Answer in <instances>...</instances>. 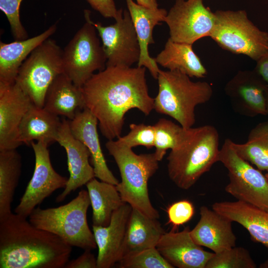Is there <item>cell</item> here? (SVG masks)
<instances>
[{
    "instance_id": "obj_1",
    "label": "cell",
    "mask_w": 268,
    "mask_h": 268,
    "mask_svg": "<svg viewBox=\"0 0 268 268\" xmlns=\"http://www.w3.org/2000/svg\"><path fill=\"white\" fill-rule=\"evenodd\" d=\"M145 67H106L82 87L85 108L97 118L108 140L120 137L127 112L136 108L148 115L154 98L148 90Z\"/></svg>"
},
{
    "instance_id": "obj_2",
    "label": "cell",
    "mask_w": 268,
    "mask_h": 268,
    "mask_svg": "<svg viewBox=\"0 0 268 268\" xmlns=\"http://www.w3.org/2000/svg\"><path fill=\"white\" fill-rule=\"evenodd\" d=\"M72 247L58 236L11 213L0 219V268H63Z\"/></svg>"
},
{
    "instance_id": "obj_3",
    "label": "cell",
    "mask_w": 268,
    "mask_h": 268,
    "mask_svg": "<svg viewBox=\"0 0 268 268\" xmlns=\"http://www.w3.org/2000/svg\"><path fill=\"white\" fill-rule=\"evenodd\" d=\"M219 136L211 125L188 129L181 144L167 157L170 180L179 188H191L212 165L218 162Z\"/></svg>"
},
{
    "instance_id": "obj_4",
    "label": "cell",
    "mask_w": 268,
    "mask_h": 268,
    "mask_svg": "<svg viewBox=\"0 0 268 268\" xmlns=\"http://www.w3.org/2000/svg\"><path fill=\"white\" fill-rule=\"evenodd\" d=\"M105 146L119 169L121 182L116 187L123 201L150 217L159 218L148 190V180L159 167L154 153L137 154L132 148L119 145L114 139L108 140Z\"/></svg>"
},
{
    "instance_id": "obj_5",
    "label": "cell",
    "mask_w": 268,
    "mask_h": 268,
    "mask_svg": "<svg viewBox=\"0 0 268 268\" xmlns=\"http://www.w3.org/2000/svg\"><path fill=\"white\" fill-rule=\"evenodd\" d=\"M179 71L160 70L157 79L158 92L154 98V109L171 117L185 129L196 122L195 109L208 102L213 91L206 81H193Z\"/></svg>"
},
{
    "instance_id": "obj_6",
    "label": "cell",
    "mask_w": 268,
    "mask_h": 268,
    "mask_svg": "<svg viewBox=\"0 0 268 268\" xmlns=\"http://www.w3.org/2000/svg\"><path fill=\"white\" fill-rule=\"evenodd\" d=\"M90 205L87 191L82 190L70 201L57 207H36L29 216L35 226L51 232L71 247L85 250L97 248L88 226L87 212Z\"/></svg>"
},
{
    "instance_id": "obj_7",
    "label": "cell",
    "mask_w": 268,
    "mask_h": 268,
    "mask_svg": "<svg viewBox=\"0 0 268 268\" xmlns=\"http://www.w3.org/2000/svg\"><path fill=\"white\" fill-rule=\"evenodd\" d=\"M210 37L222 49L256 62L268 49V33L248 18L245 10H217Z\"/></svg>"
},
{
    "instance_id": "obj_8",
    "label": "cell",
    "mask_w": 268,
    "mask_h": 268,
    "mask_svg": "<svg viewBox=\"0 0 268 268\" xmlns=\"http://www.w3.org/2000/svg\"><path fill=\"white\" fill-rule=\"evenodd\" d=\"M63 51L55 40L48 38L31 53L19 69L15 82L36 106L44 107L49 86L64 72Z\"/></svg>"
},
{
    "instance_id": "obj_9",
    "label": "cell",
    "mask_w": 268,
    "mask_h": 268,
    "mask_svg": "<svg viewBox=\"0 0 268 268\" xmlns=\"http://www.w3.org/2000/svg\"><path fill=\"white\" fill-rule=\"evenodd\" d=\"M85 22L63 51L65 73L76 86L82 87L96 70L105 69L107 59L92 23L90 11H84Z\"/></svg>"
},
{
    "instance_id": "obj_10",
    "label": "cell",
    "mask_w": 268,
    "mask_h": 268,
    "mask_svg": "<svg viewBox=\"0 0 268 268\" xmlns=\"http://www.w3.org/2000/svg\"><path fill=\"white\" fill-rule=\"evenodd\" d=\"M218 162L228 171L226 192L238 201L268 211V182L265 175L237 154L229 138L220 148Z\"/></svg>"
},
{
    "instance_id": "obj_11",
    "label": "cell",
    "mask_w": 268,
    "mask_h": 268,
    "mask_svg": "<svg viewBox=\"0 0 268 268\" xmlns=\"http://www.w3.org/2000/svg\"><path fill=\"white\" fill-rule=\"evenodd\" d=\"M171 40L193 45L210 36L215 23L214 12L203 0H175L165 18Z\"/></svg>"
},
{
    "instance_id": "obj_12",
    "label": "cell",
    "mask_w": 268,
    "mask_h": 268,
    "mask_svg": "<svg viewBox=\"0 0 268 268\" xmlns=\"http://www.w3.org/2000/svg\"><path fill=\"white\" fill-rule=\"evenodd\" d=\"M114 24L104 26L93 22L101 38L107 62L106 67H131L138 63L140 49L135 28L127 9L118 10Z\"/></svg>"
},
{
    "instance_id": "obj_13",
    "label": "cell",
    "mask_w": 268,
    "mask_h": 268,
    "mask_svg": "<svg viewBox=\"0 0 268 268\" xmlns=\"http://www.w3.org/2000/svg\"><path fill=\"white\" fill-rule=\"evenodd\" d=\"M35 155V167L14 213L29 217L36 207L57 190L65 188L68 178L57 173L52 166L48 145L43 141L31 143Z\"/></svg>"
},
{
    "instance_id": "obj_14",
    "label": "cell",
    "mask_w": 268,
    "mask_h": 268,
    "mask_svg": "<svg viewBox=\"0 0 268 268\" xmlns=\"http://www.w3.org/2000/svg\"><path fill=\"white\" fill-rule=\"evenodd\" d=\"M32 102L15 83H0V151L16 149L19 128Z\"/></svg>"
},
{
    "instance_id": "obj_15",
    "label": "cell",
    "mask_w": 268,
    "mask_h": 268,
    "mask_svg": "<svg viewBox=\"0 0 268 268\" xmlns=\"http://www.w3.org/2000/svg\"><path fill=\"white\" fill-rule=\"evenodd\" d=\"M268 90V85L254 70L239 71L224 88L234 108L249 117L267 115Z\"/></svg>"
},
{
    "instance_id": "obj_16",
    "label": "cell",
    "mask_w": 268,
    "mask_h": 268,
    "mask_svg": "<svg viewBox=\"0 0 268 268\" xmlns=\"http://www.w3.org/2000/svg\"><path fill=\"white\" fill-rule=\"evenodd\" d=\"M56 142L66 151L69 174L64 191L56 198V201L60 202L72 192L86 185L95 177L93 167L89 162L90 152L86 146L72 134L69 121L65 119L62 120Z\"/></svg>"
},
{
    "instance_id": "obj_17",
    "label": "cell",
    "mask_w": 268,
    "mask_h": 268,
    "mask_svg": "<svg viewBox=\"0 0 268 268\" xmlns=\"http://www.w3.org/2000/svg\"><path fill=\"white\" fill-rule=\"evenodd\" d=\"M132 207L125 203L115 210L106 226L92 225L98 248L97 268H110L124 255L127 225Z\"/></svg>"
},
{
    "instance_id": "obj_18",
    "label": "cell",
    "mask_w": 268,
    "mask_h": 268,
    "mask_svg": "<svg viewBox=\"0 0 268 268\" xmlns=\"http://www.w3.org/2000/svg\"><path fill=\"white\" fill-rule=\"evenodd\" d=\"M156 249L174 268H205L214 253L205 251L193 240L189 227L181 231L165 232Z\"/></svg>"
},
{
    "instance_id": "obj_19",
    "label": "cell",
    "mask_w": 268,
    "mask_h": 268,
    "mask_svg": "<svg viewBox=\"0 0 268 268\" xmlns=\"http://www.w3.org/2000/svg\"><path fill=\"white\" fill-rule=\"evenodd\" d=\"M232 221L207 206L200 207V219L191 236L198 245L218 253L236 246Z\"/></svg>"
},
{
    "instance_id": "obj_20",
    "label": "cell",
    "mask_w": 268,
    "mask_h": 268,
    "mask_svg": "<svg viewBox=\"0 0 268 268\" xmlns=\"http://www.w3.org/2000/svg\"><path fill=\"white\" fill-rule=\"evenodd\" d=\"M98 124L96 117L86 108L79 111L69 121L72 134L90 152L95 178L117 185L119 181L108 168L102 152L97 132Z\"/></svg>"
},
{
    "instance_id": "obj_21",
    "label": "cell",
    "mask_w": 268,
    "mask_h": 268,
    "mask_svg": "<svg viewBox=\"0 0 268 268\" xmlns=\"http://www.w3.org/2000/svg\"><path fill=\"white\" fill-rule=\"evenodd\" d=\"M125 0L140 49L137 67L147 68L153 77L157 79L160 69L154 58L149 56L148 47L154 43L152 36L154 27L160 22L164 21L168 12L164 8L152 9L141 5L133 0Z\"/></svg>"
},
{
    "instance_id": "obj_22",
    "label": "cell",
    "mask_w": 268,
    "mask_h": 268,
    "mask_svg": "<svg viewBox=\"0 0 268 268\" xmlns=\"http://www.w3.org/2000/svg\"><path fill=\"white\" fill-rule=\"evenodd\" d=\"M212 209L241 225L254 241L262 244L268 250V211L238 200L214 202Z\"/></svg>"
},
{
    "instance_id": "obj_23",
    "label": "cell",
    "mask_w": 268,
    "mask_h": 268,
    "mask_svg": "<svg viewBox=\"0 0 268 268\" xmlns=\"http://www.w3.org/2000/svg\"><path fill=\"white\" fill-rule=\"evenodd\" d=\"M43 108L57 116L72 120L85 108L82 87L74 84L65 73L60 74L47 91Z\"/></svg>"
},
{
    "instance_id": "obj_24",
    "label": "cell",
    "mask_w": 268,
    "mask_h": 268,
    "mask_svg": "<svg viewBox=\"0 0 268 268\" xmlns=\"http://www.w3.org/2000/svg\"><path fill=\"white\" fill-rule=\"evenodd\" d=\"M54 24L42 33L22 40L6 43L0 42V83L15 82L19 69L31 53L49 38L57 30Z\"/></svg>"
},
{
    "instance_id": "obj_25",
    "label": "cell",
    "mask_w": 268,
    "mask_h": 268,
    "mask_svg": "<svg viewBox=\"0 0 268 268\" xmlns=\"http://www.w3.org/2000/svg\"><path fill=\"white\" fill-rule=\"evenodd\" d=\"M61 123L58 116L32 104L20 125L19 141L27 145L34 140L43 141L49 145L56 142Z\"/></svg>"
},
{
    "instance_id": "obj_26",
    "label": "cell",
    "mask_w": 268,
    "mask_h": 268,
    "mask_svg": "<svg viewBox=\"0 0 268 268\" xmlns=\"http://www.w3.org/2000/svg\"><path fill=\"white\" fill-rule=\"evenodd\" d=\"M165 232L157 219L150 217L132 208L127 225L123 257L156 247Z\"/></svg>"
},
{
    "instance_id": "obj_27",
    "label": "cell",
    "mask_w": 268,
    "mask_h": 268,
    "mask_svg": "<svg viewBox=\"0 0 268 268\" xmlns=\"http://www.w3.org/2000/svg\"><path fill=\"white\" fill-rule=\"evenodd\" d=\"M192 45L168 38L164 49L154 59L157 65L169 70L179 71L190 77L203 78L207 70Z\"/></svg>"
},
{
    "instance_id": "obj_28",
    "label": "cell",
    "mask_w": 268,
    "mask_h": 268,
    "mask_svg": "<svg viewBox=\"0 0 268 268\" xmlns=\"http://www.w3.org/2000/svg\"><path fill=\"white\" fill-rule=\"evenodd\" d=\"M86 186L92 209V225H108L113 212L125 203L116 185L99 181L95 177Z\"/></svg>"
},
{
    "instance_id": "obj_29",
    "label": "cell",
    "mask_w": 268,
    "mask_h": 268,
    "mask_svg": "<svg viewBox=\"0 0 268 268\" xmlns=\"http://www.w3.org/2000/svg\"><path fill=\"white\" fill-rule=\"evenodd\" d=\"M22 168V158L16 149L0 151V219L9 215Z\"/></svg>"
},
{
    "instance_id": "obj_30",
    "label": "cell",
    "mask_w": 268,
    "mask_h": 268,
    "mask_svg": "<svg viewBox=\"0 0 268 268\" xmlns=\"http://www.w3.org/2000/svg\"><path fill=\"white\" fill-rule=\"evenodd\" d=\"M232 146L243 159L255 165L260 171L268 172V121L256 126L243 143L232 141Z\"/></svg>"
},
{
    "instance_id": "obj_31",
    "label": "cell",
    "mask_w": 268,
    "mask_h": 268,
    "mask_svg": "<svg viewBox=\"0 0 268 268\" xmlns=\"http://www.w3.org/2000/svg\"><path fill=\"white\" fill-rule=\"evenodd\" d=\"M155 130L154 152L157 160L160 161L164 157L169 149H174L184 140L188 129L172 121L162 118L153 125Z\"/></svg>"
},
{
    "instance_id": "obj_32",
    "label": "cell",
    "mask_w": 268,
    "mask_h": 268,
    "mask_svg": "<svg viewBox=\"0 0 268 268\" xmlns=\"http://www.w3.org/2000/svg\"><path fill=\"white\" fill-rule=\"evenodd\" d=\"M256 264L249 252L242 247H234L214 253L205 268H256Z\"/></svg>"
},
{
    "instance_id": "obj_33",
    "label": "cell",
    "mask_w": 268,
    "mask_h": 268,
    "mask_svg": "<svg viewBox=\"0 0 268 268\" xmlns=\"http://www.w3.org/2000/svg\"><path fill=\"white\" fill-rule=\"evenodd\" d=\"M121 268H173L156 247L129 254L118 262Z\"/></svg>"
},
{
    "instance_id": "obj_34",
    "label": "cell",
    "mask_w": 268,
    "mask_h": 268,
    "mask_svg": "<svg viewBox=\"0 0 268 268\" xmlns=\"http://www.w3.org/2000/svg\"><path fill=\"white\" fill-rule=\"evenodd\" d=\"M130 131L126 135L119 137L115 140L119 145L131 148L143 146L148 149L154 147L155 130L153 126L144 124H131Z\"/></svg>"
},
{
    "instance_id": "obj_35",
    "label": "cell",
    "mask_w": 268,
    "mask_h": 268,
    "mask_svg": "<svg viewBox=\"0 0 268 268\" xmlns=\"http://www.w3.org/2000/svg\"><path fill=\"white\" fill-rule=\"evenodd\" d=\"M22 0H0V9L5 14L15 40L28 38V33L20 19L19 8Z\"/></svg>"
},
{
    "instance_id": "obj_36",
    "label": "cell",
    "mask_w": 268,
    "mask_h": 268,
    "mask_svg": "<svg viewBox=\"0 0 268 268\" xmlns=\"http://www.w3.org/2000/svg\"><path fill=\"white\" fill-rule=\"evenodd\" d=\"M168 218L167 223L173 226V230L179 226L189 221L195 213V207L190 201L183 200L175 202L170 205L167 209Z\"/></svg>"
},
{
    "instance_id": "obj_37",
    "label": "cell",
    "mask_w": 268,
    "mask_h": 268,
    "mask_svg": "<svg viewBox=\"0 0 268 268\" xmlns=\"http://www.w3.org/2000/svg\"><path fill=\"white\" fill-rule=\"evenodd\" d=\"M90 6L105 18L116 19L118 9L114 0H86Z\"/></svg>"
},
{
    "instance_id": "obj_38",
    "label": "cell",
    "mask_w": 268,
    "mask_h": 268,
    "mask_svg": "<svg viewBox=\"0 0 268 268\" xmlns=\"http://www.w3.org/2000/svg\"><path fill=\"white\" fill-rule=\"evenodd\" d=\"M66 268H97V258L90 250H85L77 258L68 261Z\"/></svg>"
},
{
    "instance_id": "obj_39",
    "label": "cell",
    "mask_w": 268,
    "mask_h": 268,
    "mask_svg": "<svg viewBox=\"0 0 268 268\" xmlns=\"http://www.w3.org/2000/svg\"><path fill=\"white\" fill-rule=\"evenodd\" d=\"M254 71L268 85V49L256 61Z\"/></svg>"
},
{
    "instance_id": "obj_40",
    "label": "cell",
    "mask_w": 268,
    "mask_h": 268,
    "mask_svg": "<svg viewBox=\"0 0 268 268\" xmlns=\"http://www.w3.org/2000/svg\"><path fill=\"white\" fill-rule=\"evenodd\" d=\"M136 2L144 6L156 9L158 8V4L157 0H136Z\"/></svg>"
},
{
    "instance_id": "obj_41",
    "label": "cell",
    "mask_w": 268,
    "mask_h": 268,
    "mask_svg": "<svg viewBox=\"0 0 268 268\" xmlns=\"http://www.w3.org/2000/svg\"><path fill=\"white\" fill-rule=\"evenodd\" d=\"M261 268H268V259L260 265Z\"/></svg>"
},
{
    "instance_id": "obj_42",
    "label": "cell",
    "mask_w": 268,
    "mask_h": 268,
    "mask_svg": "<svg viewBox=\"0 0 268 268\" xmlns=\"http://www.w3.org/2000/svg\"><path fill=\"white\" fill-rule=\"evenodd\" d=\"M266 109H267V115L268 116V90L266 94Z\"/></svg>"
},
{
    "instance_id": "obj_43",
    "label": "cell",
    "mask_w": 268,
    "mask_h": 268,
    "mask_svg": "<svg viewBox=\"0 0 268 268\" xmlns=\"http://www.w3.org/2000/svg\"><path fill=\"white\" fill-rule=\"evenodd\" d=\"M265 175V176H266V177L267 178V180L268 181V172H267Z\"/></svg>"
}]
</instances>
